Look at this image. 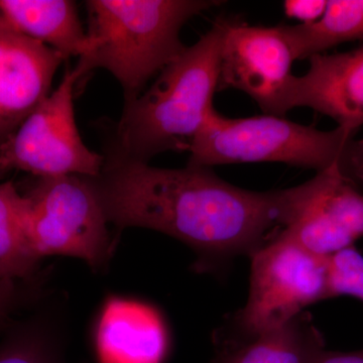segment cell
<instances>
[{
    "label": "cell",
    "instance_id": "cell-1",
    "mask_svg": "<svg viewBox=\"0 0 363 363\" xmlns=\"http://www.w3.org/2000/svg\"><path fill=\"white\" fill-rule=\"evenodd\" d=\"M108 224L118 233L142 227L192 248L195 272L218 274L238 257H252L286 226L292 188L236 187L211 168L164 169L104 159L90 178Z\"/></svg>",
    "mask_w": 363,
    "mask_h": 363
},
{
    "label": "cell",
    "instance_id": "cell-2",
    "mask_svg": "<svg viewBox=\"0 0 363 363\" xmlns=\"http://www.w3.org/2000/svg\"><path fill=\"white\" fill-rule=\"evenodd\" d=\"M224 30L225 18H219L149 89L125 102L104 159L149 164L162 152L190 150L214 109Z\"/></svg>",
    "mask_w": 363,
    "mask_h": 363
},
{
    "label": "cell",
    "instance_id": "cell-3",
    "mask_svg": "<svg viewBox=\"0 0 363 363\" xmlns=\"http://www.w3.org/2000/svg\"><path fill=\"white\" fill-rule=\"evenodd\" d=\"M221 1L212 0H89L91 48L75 68L85 76L94 69L111 72L125 102L185 51L182 28L193 16Z\"/></svg>",
    "mask_w": 363,
    "mask_h": 363
},
{
    "label": "cell",
    "instance_id": "cell-4",
    "mask_svg": "<svg viewBox=\"0 0 363 363\" xmlns=\"http://www.w3.org/2000/svg\"><path fill=\"white\" fill-rule=\"evenodd\" d=\"M357 133L340 126L319 130L269 114L229 118L213 109L193 140L188 164L283 162L336 172L363 190V140Z\"/></svg>",
    "mask_w": 363,
    "mask_h": 363
},
{
    "label": "cell",
    "instance_id": "cell-5",
    "mask_svg": "<svg viewBox=\"0 0 363 363\" xmlns=\"http://www.w3.org/2000/svg\"><path fill=\"white\" fill-rule=\"evenodd\" d=\"M245 305L218 330L235 336L271 330L330 298L329 257L278 233L250 257Z\"/></svg>",
    "mask_w": 363,
    "mask_h": 363
},
{
    "label": "cell",
    "instance_id": "cell-6",
    "mask_svg": "<svg viewBox=\"0 0 363 363\" xmlns=\"http://www.w3.org/2000/svg\"><path fill=\"white\" fill-rule=\"evenodd\" d=\"M26 234L35 257L68 255L104 272L116 240L88 177L38 178L26 193Z\"/></svg>",
    "mask_w": 363,
    "mask_h": 363
},
{
    "label": "cell",
    "instance_id": "cell-7",
    "mask_svg": "<svg viewBox=\"0 0 363 363\" xmlns=\"http://www.w3.org/2000/svg\"><path fill=\"white\" fill-rule=\"evenodd\" d=\"M80 72L67 69L58 88L0 145V179L13 171L38 177L82 176L101 173L104 156L86 147L74 113V87Z\"/></svg>",
    "mask_w": 363,
    "mask_h": 363
},
{
    "label": "cell",
    "instance_id": "cell-8",
    "mask_svg": "<svg viewBox=\"0 0 363 363\" xmlns=\"http://www.w3.org/2000/svg\"><path fill=\"white\" fill-rule=\"evenodd\" d=\"M310 252L330 257L363 238V190L336 172L295 187L293 214L279 231Z\"/></svg>",
    "mask_w": 363,
    "mask_h": 363
},
{
    "label": "cell",
    "instance_id": "cell-9",
    "mask_svg": "<svg viewBox=\"0 0 363 363\" xmlns=\"http://www.w3.org/2000/svg\"><path fill=\"white\" fill-rule=\"evenodd\" d=\"M294 62L279 26H250L225 18L218 91H242L264 114H271L279 92L293 75Z\"/></svg>",
    "mask_w": 363,
    "mask_h": 363
},
{
    "label": "cell",
    "instance_id": "cell-10",
    "mask_svg": "<svg viewBox=\"0 0 363 363\" xmlns=\"http://www.w3.org/2000/svg\"><path fill=\"white\" fill-rule=\"evenodd\" d=\"M309 63L305 75L288 79L269 116L284 117L296 107H308L357 131L363 125V45L317 55Z\"/></svg>",
    "mask_w": 363,
    "mask_h": 363
},
{
    "label": "cell",
    "instance_id": "cell-11",
    "mask_svg": "<svg viewBox=\"0 0 363 363\" xmlns=\"http://www.w3.org/2000/svg\"><path fill=\"white\" fill-rule=\"evenodd\" d=\"M65 60L39 40L0 28V145L49 96Z\"/></svg>",
    "mask_w": 363,
    "mask_h": 363
},
{
    "label": "cell",
    "instance_id": "cell-12",
    "mask_svg": "<svg viewBox=\"0 0 363 363\" xmlns=\"http://www.w3.org/2000/svg\"><path fill=\"white\" fill-rule=\"evenodd\" d=\"M169 346L168 328L154 307L128 298H107L94 333L99 363H164Z\"/></svg>",
    "mask_w": 363,
    "mask_h": 363
},
{
    "label": "cell",
    "instance_id": "cell-13",
    "mask_svg": "<svg viewBox=\"0 0 363 363\" xmlns=\"http://www.w3.org/2000/svg\"><path fill=\"white\" fill-rule=\"evenodd\" d=\"M213 343V363H315L326 350L323 335L306 311L252 335H230L217 329Z\"/></svg>",
    "mask_w": 363,
    "mask_h": 363
},
{
    "label": "cell",
    "instance_id": "cell-14",
    "mask_svg": "<svg viewBox=\"0 0 363 363\" xmlns=\"http://www.w3.org/2000/svg\"><path fill=\"white\" fill-rule=\"evenodd\" d=\"M0 28L39 40L67 59L84 56L91 47L69 0H0Z\"/></svg>",
    "mask_w": 363,
    "mask_h": 363
},
{
    "label": "cell",
    "instance_id": "cell-15",
    "mask_svg": "<svg viewBox=\"0 0 363 363\" xmlns=\"http://www.w3.org/2000/svg\"><path fill=\"white\" fill-rule=\"evenodd\" d=\"M279 26L295 61L309 60L344 43L363 40V0H329L315 23Z\"/></svg>",
    "mask_w": 363,
    "mask_h": 363
},
{
    "label": "cell",
    "instance_id": "cell-16",
    "mask_svg": "<svg viewBox=\"0 0 363 363\" xmlns=\"http://www.w3.org/2000/svg\"><path fill=\"white\" fill-rule=\"evenodd\" d=\"M55 312L45 308L11 322L0 341V363H71L63 321Z\"/></svg>",
    "mask_w": 363,
    "mask_h": 363
},
{
    "label": "cell",
    "instance_id": "cell-17",
    "mask_svg": "<svg viewBox=\"0 0 363 363\" xmlns=\"http://www.w3.org/2000/svg\"><path fill=\"white\" fill-rule=\"evenodd\" d=\"M26 199L13 181L0 184V279L32 284L40 260L26 234Z\"/></svg>",
    "mask_w": 363,
    "mask_h": 363
},
{
    "label": "cell",
    "instance_id": "cell-18",
    "mask_svg": "<svg viewBox=\"0 0 363 363\" xmlns=\"http://www.w3.org/2000/svg\"><path fill=\"white\" fill-rule=\"evenodd\" d=\"M331 298L352 297L363 302V257L354 247L329 257Z\"/></svg>",
    "mask_w": 363,
    "mask_h": 363
},
{
    "label": "cell",
    "instance_id": "cell-19",
    "mask_svg": "<svg viewBox=\"0 0 363 363\" xmlns=\"http://www.w3.org/2000/svg\"><path fill=\"white\" fill-rule=\"evenodd\" d=\"M25 284L0 279V330L7 328L13 320L14 313L25 304L26 296Z\"/></svg>",
    "mask_w": 363,
    "mask_h": 363
},
{
    "label": "cell",
    "instance_id": "cell-20",
    "mask_svg": "<svg viewBox=\"0 0 363 363\" xmlns=\"http://www.w3.org/2000/svg\"><path fill=\"white\" fill-rule=\"evenodd\" d=\"M326 4L324 0H288L284 2V9L289 18L302 21V25H308L323 16Z\"/></svg>",
    "mask_w": 363,
    "mask_h": 363
},
{
    "label": "cell",
    "instance_id": "cell-21",
    "mask_svg": "<svg viewBox=\"0 0 363 363\" xmlns=\"http://www.w3.org/2000/svg\"><path fill=\"white\" fill-rule=\"evenodd\" d=\"M315 363H363V350L350 352L324 350Z\"/></svg>",
    "mask_w": 363,
    "mask_h": 363
}]
</instances>
